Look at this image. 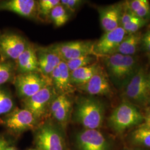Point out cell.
<instances>
[{
    "instance_id": "27",
    "label": "cell",
    "mask_w": 150,
    "mask_h": 150,
    "mask_svg": "<svg viewBox=\"0 0 150 150\" xmlns=\"http://www.w3.org/2000/svg\"><path fill=\"white\" fill-rule=\"evenodd\" d=\"M15 69V66L12 62H0V86L13 81Z\"/></svg>"
},
{
    "instance_id": "33",
    "label": "cell",
    "mask_w": 150,
    "mask_h": 150,
    "mask_svg": "<svg viewBox=\"0 0 150 150\" xmlns=\"http://www.w3.org/2000/svg\"><path fill=\"white\" fill-rule=\"evenodd\" d=\"M11 145L10 142L5 137L0 136V150H4L6 147Z\"/></svg>"
},
{
    "instance_id": "3",
    "label": "cell",
    "mask_w": 150,
    "mask_h": 150,
    "mask_svg": "<svg viewBox=\"0 0 150 150\" xmlns=\"http://www.w3.org/2000/svg\"><path fill=\"white\" fill-rule=\"evenodd\" d=\"M64 129L51 121L40 123L34 132V142L39 150H66Z\"/></svg>"
},
{
    "instance_id": "28",
    "label": "cell",
    "mask_w": 150,
    "mask_h": 150,
    "mask_svg": "<svg viewBox=\"0 0 150 150\" xmlns=\"http://www.w3.org/2000/svg\"><path fill=\"white\" fill-rule=\"evenodd\" d=\"M60 4L59 0H40L38 1V17L42 18L49 17L51 11Z\"/></svg>"
},
{
    "instance_id": "25",
    "label": "cell",
    "mask_w": 150,
    "mask_h": 150,
    "mask_svg": "<svg viewBox=\"0 0 150 150\" xmlns=\"http://www.w3.org/2000/svg\"><path fill=\"white\" fill-rule=\"evenodd\" d=\"M97 57L95 54H88L81 56L75 59H71L65 62L70 70L72 72L83 67L89 66L97 62Z\"/></svg>"
},
{
    "instance_id": "29",
    "label": "cell",
    "mask_w": 150,
    "mask_h": 150,
    "mask_svg": "<svg viewBox=\"0 0 150 150\" xmlns=\"http://www.w3.org/2000/svg\"><path fill=\"white\" fill-rule=\"evenodd\" d=\"M148 22L149 21L137 17L121 27L123 28L127 35L134 33L139 31V30L146 26Z\"/></svg>"
},
{
    "instance_id": "21",
    "label": "cell",
    "mask_w": 150,
    "mask_h": 150,
    "mask_svg": "<svg viewBox=\"0 0 150 150\" xmlns=\"http://www.w3.org/2000/svg\"><path fill=\"white\" fill-rule=\"evenodd\" d=\"M142 35L141 31L127 35L119 46L116 53L125 56H134L141 45Z\"/></svg>"
},
{
    "instance_id": "12",
    "label": "cell",
    "mask_w": 150,
    "mask_h": 150,
    "mask_svg": "<svg viewBox=\"0 0 150 150\" xmlns=\"http://www.w3.org/2000/svg\"><path fill=\"white\" fill-rule=\"evenodd\" d=\"M28 43L20 35L6 33L0 36V54L5 59L16 61L25 51Z\"/></svg>"
},
{
    "instance_id": "23",
    "label": "cell",
    "mask_w": 150,
    "mask_h": 150,
    "mask_svg": "<svg viewBox=\"0 0 150 150\" xmlns=\"http://www.w3.org/2000/svg\"><path fill=\"white\" fill-rule=\"evenodd\" d=\"M131 141L136 145L150 148V127L143 125L134 129L131 134Z\"/></svg>"
},
{
    "instance_id": "10",
    "label": "cell",
    "mask_w": 150,
    "mask_h": 150,
    "mask_svg": "<svg viewBox=\"0 0 150 150\" xmlns=\"http://www.w3.org/2000/svg\"><path fill=\"white\" fill-rule=\"evenodd\" d=\"M127 34L121 26L105 32L100 38L94 43L93 51L97 56H106L116 53L117 50Z\"/></svg>"
},
{
    "instance_id": "32",
    "label": "cell",
    "mask_w": 150,
    "mask_h": 150,
    "mask_svg": "<svg viewBox=\"0 0 150 150\" xmlns=\"http://www.w3.org/2000/svg\"><path fill=\"white\" fill-rule=\"evenodd\" d=\"M141 46L145 51L150 54V28L142 35Z\"/></svg>"
},
{
    "instance_id": "7",
    "label": "cell",
    "mask_w": 150,
    "mask_h": 150,
    "mask_svg": "<svg viewBox=\"0 0 150 150\" xmlns=\"http://www.w3.org/2000/svg\"><path fill=\"white\" fill-rule=\"evenodd\" d=\"M13 81L17 96L22 100L33 96L45 86L51 84L38 72L19 74Z\"/></svg>"
},
{
    "instance_id": "30",
    "label": "cell",
    "mask_w": 150,
    "mask_h": 150,
    "mask_svg": "<svg viewBox=\"0 0 150 150\" xmlns=\"http://www.w3.org/2000/svg\"><path fill=\"white\" fill-rule=\"evenodd\" d=\"M85 3L82 0H61L60 4L69 13H73L77 11Z\"/></svg>"
},
{
    "instance_id": "11",
    "label": "cell",
    "mask_w": 150,
    "mask_h": 150,
    "mask_svg": "<svg viewBox=\"0 0 150 150\" xmlns=\"http://www.w3.org/2000/svg\"><path fill=\"white\" fill-rule=\"evenodd\" d=\"M78 150H109L110 144L98 129H83L75 137Z\"/></svg>"
},
{
    "instance_id": "34",
    "label": "cell",
    "mask_w": 150,
    "mask_h": 150,
    "mask_svg": "<svg viewBox=\"0 0 150 150\" xmlns=\"http://www.w3.org/2000/svg\"><path fill=\"white\" fill-rule=\"evenodd\" d=\"M144 117L145 122V125L150 127V107L147 109L146 115L145 116H144Z\"/></svg>"
},
{
    "instance_id": "6",
    "label": "cell",
    "mask_w": 150,
    "mask_h": 150,
    "mask_svg": "<svg viewBox=\"0 0 150 150\" xmlns=\"http://www.w3.org/2000/svg\"><path fill=\"white\" fill-rule=\"evenodd\" d=\"M147 77L145 69L139 67L125 86V96L132 103L141 106H145L150 103V86Z\"/></svg>"
},
{
    "instance_id": "5",
    "label": "cell",
    "mask_w": 150,
    "mask_h": 150,
    "mask_svg": "<svg viewBox=\"0 0 150 150\" xmlns=\"http://www.w3.org/2000/svg\"><path fill=\"white\" fill-rule=\"evenodd\" d=\"M0 123L11 134L20 135L29 130H35L40 121L26 109L15 108L0 118Z\"/></svg>"
},
{
    "instance_id": "14",
    "label": "cell",
    "mask_w": 150,
    "mask_h": 150,
    "mask_svg": "<svg viewBox=\"0 0 150 150\" xmlns=\"http://www.w3.org/2000/svg\"><path fill=\"white\" fill-rule=\"evenodd\" d=\"M70 73L66 63L62 61L51 74V83L57 95L69 96L75 92L76 87L71 83Z\"/></svg>"
},
{
    "instance_id": "37",
    "label": "cell",
    "mask_w": 150,
    "mask_h": 150,
    "mask_svg": "<svg viewBox=\"0 0 150 150\" xmlns=\"http://www.w3.org/2000/svg\"><path fill=\"white\" fill-rule=\"evenodd\" d=\"M28 150H38V149H30Z\"/></svg>"
},
{
    "instance_id": "19",
    "label": "cell",
    "mask_w": 150,
    "mask_h": 150,
    "mask_svg": "<svg viewBox=\"0 0 150 150\" xmlns=\"http://www.w3.org/2000/svg\"><path fill=\"white\" fill-rule=\"evenodd\" d=\"M16 68L19 74L38 72L37 50L28 43L25 51L16 59Z\"/></svg>"
},
{
    "instance_id": "9",
    "label": "cell",
    "mask_w": 150,
    "mask_h": 150,
    "mask_svg": "<svg viewBox=\"0 0 150 150\" xmlns=\"http://www.w3.org/2000/svg\"><path fill=\"white\" fill-rule=\"evenodd\" d=\"M94 43L90 41H74L59 43L51 48L59 55L62 61L66 62L88 54L96 55L93 51Z\"/></svg>"
},
{
    "instance_id": "8",
    "label": "cell",
    "mask_w": 150,
    "mask_h": 150,
    "mask_svg": "<svg viewBox=\"0 0 150 150\" xmlns=\"http://www.w3.org/2000/svg\"><path fill=\"white\" fill-rule=\"evenodd\" d=\"M57 95L51 84L45 86L33 96L23 101V108L26 109L41 121L49 111L52 100Z\"/></svg>"
},
{
    "instance_id": "35",
    "label": "cell",
    "mask_w": 150,
    "mask_h": 150,
    "mask_svg": "<svg viewBox=\"0 0 150 150\" xmlns=\"http://www.w3.org/2000/svg\"><path fill=\"white\" fill-rule=\"evenodd\" d=\"M4 150H17V149H16V147H15L13 146H12L11 145H10L6 147Z\"/></svg>"
},
{
    "instance_id": "2",
    "label": "cell",
    "mask_w": 150,
    "mask_h": 150,
    "mask_svg": "<svg viewBox=\"0 0 150 150\" xmlns=\"http://www.w3.org/2000/svg\"><path fill=\"white\" fill-rule=\"evenodd\" d=\"M103 62L108 76L118 87L126 86L140 67L136 56L118 53L104 56Z\"/></svg>"
},
{
    "instance_id": "31",
    "label": "cell",
    "mask_w": 150,
    "mask_h": 150,
    "mask_svg": "<svg viewBox=\"0 0 150 150\" xmlns=\"http://www.w3.org/2000/svg\"><path fill=\"white\" fill-rule=\"evenodd\" d=\"M137 17L134 13L131 11L129 8V5L127 4V1L123 2V8L121 18V23L120 26H122L123 25L127 24L129 22L132 21L135 18Z\"/></svg>"
},
{
    "instance_id": "26",
    "label": "cell",
    "mask_w": 150,
    "mask_h": 150,
    "mask_svg": "<svg viewBox=\"0 0 150 150\" xmlns=\"http://www.w3.org/2000/svg\"><path fill=\"white\" fill-rule=\"evenodd\" d=\"M15 108L14 100L10 92L0 88V116L6 115Z\"/></svg>"
},
{
    "instance_id": "22",
    "label": "cell",
    "mask_w": 150,
    "mask_h": 150,
    "mask_svg": "<svg viewBox=\"0 0 150 150\" xmlns=\"http://www.w3.org/2000/svg\"><path fill=\"white\" fill-rule=\"evenodd\" d=\"M129 8L140 18L150 20V2L148 0H131L127 1Z\"/></svg>"
},
{
    "instance_id": "18",
    "label": "cell",
    "mask_w": 150,
    "mask_h": 150,
    "mask_svg": "<svg viewBox=\"0 0 150 150\" xmlns=\"http://www.w3.org/2000/svg\"><path fill=\"white\" fill-rule=\"evenodd\" d=\"M37 55L38 72L50 81V76L62 59L51 47L37 50Z\"/></svg>"
},
{
    "instance_id": "20",
    "label": "cell",
    "mask_w": 150,
    "mask_h": 150,
    "mask_svg": "<svg viewBox=\"0 0 150 150\" xmlns=\"http://www.w3.org/2000/svg\"><path fill=\"white\" fill-rule=\"evenodd\" d=\"M102 67L100 64L96 62L71 72L70 78L71 83L76 88L86 83Z\"/></svg>"
},
{
    "instance_id": "36",
    "label": "cell",
    "mask_w": 150,
    "mask_h": 150,
    "mask_svg": "<svg viewBox=\"0 0 150 150\" xmlns=\"http://www.w3.org/2000/svg\"><path fill=\"white\" fill-rule=\"evenodd\" d=\"M147 78H148V81H149V85H150V72L149 75H148Z\"/></svg>"
},
{
    "instance_id": "15",
    "label": "cell",
    "mask_w": 150,
    "mask_h": 150,
    "mask_svg": "<svg viewBox=\"0 0 150 150\" xmlns=\"http://www.w3.org/2000/svg\"><path fill=\"white\" fill-rule=\"evenodd\" d=\"M73 103L69 96L57 95L51 103L49 111L57 123L64 129L72 112Z\"/></svg>"
},
{
    "instance_id": "1",
    "label": "cell",
    "mask_w": 150,
    "mask_h": 150,
    "mask_svg": "<svg viewBox=\"0 0 150 150\" xmlns=\"http://www.w3.org/2000/svg\"><path fill=\"white\" fill-rule=\"evenodd\" d=\"M105 107L99 100L93 97H80L75 104L73 119L85 129H98L102 126Z\"/></svg>"
},
{
    "instance_id": "16",
    "label": "cell",
    "mask_w": 150,
    "mask_h": 150,
    "mask_svg": "<svg viewBox=\"0 0 150 150\" xmlns=\"http://www.w3.org/2000/svg\"><path fill=\"white\" fill-rule=\"evenodd\" d=\"M123 8V2H118L98 8L101 26L105 32L120 26Z\"/></svg>"
},
{
    "instance_id": "17",
    "label": "cell",
    "mask_w": 150,
    "mask_h": 150,
    "mask_svg": "<svg viewBox=\"0 0 150 150\" xmlns=\"http://www.w3.org/2000/svg\"><path fill=\"white\" fill-rule=\"evenodd\" d=\"M10 11L28 18L38 17V1L34 0H9L0 2V11Z\"/></svg>"
},
{
    "instance_id": "4",
    "label": "cell",
    "mask_w": 150,
    "mask_h": 150,
    "mask_svg": "<svg viewBox=\"0 0 150 150\" xmlns=\"http://www.w3.org/2000/svg\"><path fill=\"white\" fill-rule=\"evenodd\" d=\"M144 121V115L131 102H123L111 113L108 122L116 132L120 134Z\"/></svg>"
},
{
    "instance_id": "13",
    "label": "cell",
    "mask_w": 150,
    "mask_h": 150,
    "mask_svg": "<svg viewBox=\"0 0 150 150\" xmlns=\"http://www.w3.org/2000/svg\"><path fill=\"white\" fill-rule=\"evenodd\" d=\"M77 88L90 95L108 96L113 93L108 76L102 67L86 83Z\"/></svg>"
},
{
    "instance_id": "24",
    "label": "cell",
    "mask_w": 150,
    "mask_h": 150,
    "mask_svg": "<svg viewBox=\"0 0 150 150\" xmlns=\"http://www.w3.org/2000/svg\"><path fill=\"white\" fill-rule=\"evenodd\" d=\"M49 17L56 27H61L69 21L70 15L64 7L59 4L54 7Z\"/></svg>"
}]
</instances>
